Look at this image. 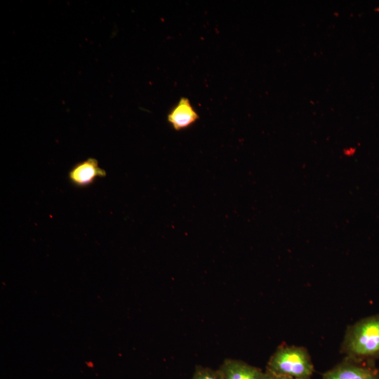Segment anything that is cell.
<instances>
[{"label":"cell","instance_id":"1","mask_svg":"<svg viewBox=\"0 0 379 379\" xmlns=\"http://www.w3.org/2000/svg\"><path fill=\"white\" fill-rule=\"evenodd\" d=\"M340 352L345 358L358 361L375 362L379 359V314L348 326Z\"/></svg>","mask_w":379,"mask_h":379},{"label":"cell","instance_id":"2","mask_svg":"<svg viewBox=\"0 0 379 379\" xmlns=\"http://www.w3.org/2000/svg\"><path fill=\"white\" fill-rule=\"evenodd\" d=\"M266 372L293 379H310L314 367L307 350L302 346L284 345L270 357Z\"/></svg>","mask_w":379,"mask_h":379},{"label":"cell","instance_id":"3","mask_svg":"<svg viewBox=\"0 0 379 379\" xmlns=\"http://www.w3.org/2000/svg\"><path fill=\"white\" fill-rule=\"evenodd\" d=\"M322 379H379L375 362L358 361L345 358L326 371Z\"/></svg>","mask_w":379,"mask_h":379},{"label":"cell","instance_id":"4","mask_svg":"<svg viewBox=\"0 0 379 379\" xmlns=\"http://www.w3.org/2000/svg\"><path fill=\"white\" fill-rule=\"evenodd\" d=\"M106 176V171L99 166L96 159L90 157L76 164L69 170V182L77 187H88L100 178Z\"/></svg>","mask_w":379,"mask_h":379},{"label":"cell","instance_id":"5","mask_svg":"<svg viewBox=\"0 0 379 379\" xmlns=\"http://www.w3.org/2000/svg\"><path fill=\"white\" fill-rule=\"evenodd\" d=\"M199 119V114L185 97H182L167 114V121L175 131L188 128Z\"/></svg>","mask_w":379,"mask_h":379},{"label":"cell","instance_id":"6","mask_svg":"<svg viewBox=\"0 0 379 379\" xmlns=\"http://www.w3.org/2000/svg\"><path fill=\"white\" fill-rule=\"evenodd\" d=\"M224 379H267L266 371L241 360L227 359L219 367Z\"/></svg>","mask_w":379,"mask_h":379},{"label":"cell","instance_id":"7","mask_svg":"<svg viewBox=\"0 0 379 379\" xmlns=\"http://www.w3.org/2000/svg\"><path fill=\"white\" fill-rule=\"evenodd\" d=\"M191 379H224L219 369L197 366Z\"/></svg>","mask_w":379,"mask_h":379},{"label":"cell","instance_id":"8","mask_svg":"<svg viewBox=\"0 0 379 379\" xmlns=\"http://www.w3.org/2000/svg\"><path fill=\"white\" fill-rule=\"evenodd\" d=\"M356 152H357V149L356 147H346L343 151L344 156L347 157H353L356 154Z\"/></svg>","mask_w":379,"mask_h":379},{"label":"cell","instance_id":"9","mask_svg":"<svg viewBox=\"0 0 379 379\" xmlns=\"http://www.w3.org/2000/svg\"><path fill=\"white\" fill-rule=\"evenodd\" d=\"M267 373L268 375L267 379H293V378L284 377V376L274 375L268 373L267 372Z\"/></svg>","mask_w":379,"mask_h":379}]
</instances>
